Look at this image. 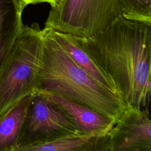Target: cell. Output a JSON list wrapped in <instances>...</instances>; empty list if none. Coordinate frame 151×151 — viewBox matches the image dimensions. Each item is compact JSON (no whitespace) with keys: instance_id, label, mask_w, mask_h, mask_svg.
I'll list each match as a JSON object with an SVG mask.
<instances>
[{"instance_id":"cell-1","label":"cell","mask_w":151,"mask_h":151,"mask_svg":"<svg viewBox=\"0 0 151 151\" xmlns=\"http://www.w3.org/2000/svg\"><path fill=\"white\" fill-rule=\"evenodd\" d=\"M74 37L127 107L150 110L151 25L121 15L93 37Z\"/></svg>"},{"instance_id":"cell-2","label":"cell","mask_w":151,"mask_h":151,"mask_svg":"<svg viewBox=\"0 0 151 151\" xmlns=\"http://www.w3.org/2000/svg\"><path fill=\"white\" fill-rule=\"evenodd\" d=\"M42 32L44 41L37 92L61 96L95 110L116 122L127 109L119 95L77 65L48 29L44 28Z\"/></svg>"},{"instance_id":"cell-3","label":"cell","mask_w":151,"mask_h":151,"mask_svg":"<svg viewBox=\"0 0 151 151\" xmlns=\"http://www.w3.org/2000/svg\"><path fill=\"white\" fill-rule=\"evenodd\" d=\"M43 41L38 24L23 25L0 68V116L22 98L36 93Z\"/></svg>"},{"instance_id":"cell-4","label":"cell","mask_w":151,"mask_h":151,"mask_svg":"<svg viewBox=\"0 0 151 151\" xmlns=\"http://www.w3.org/2000/svg\"><path fill=\"white\" fill-rule=\"evenodd\" d=\"M121 15L119 0H58L51 6L44 28L88 38Z\"/></svg>"},{"instance_id":"cell-5","label":"cell","mask_w":151,"mask_h":151,"mask_svg":"<svg viewBox=\"0 0 151 151\" xmlns=\"http://www.w3.org/2000/svg\"><path fill=\"white\" fill-rule=\"evenodd\" d=\"M84 134L58 106L38 93L31 95L14 151L71 135Z\"/></svg>"},{"instance_id":"cell-6","label":"cell","mask_w":151,"mask_h":151,"mask_svg":"<svg viewBox=\"0 0 151 151\" xmlns=\"http://www.w3.org/2000/svg\"><path fill=\"white\" fill-rule=\"evenodd\" d=\"M107 151H151L150 110L127 107L107 133Z\"/></svg>"},{"instance_id":"cell-7","label":"cell","mask_w":151,"mask_h":151,"mask_svg":"<svg viewBox=\"0 0 151 151\" xmlns=\"http://www.w3.org/2000/svg\"><path fill=\"white\" fill-rule=\"evenodd\" d=\"M61 109L83 134H107L116 123L113 119L61 96L38 91Z\"/></svg>"},{"instance_id":"cell-8","label":"cell","mask_w":151,"mask_h":151,"mask_svg":"<svg viewBox=\"0 0 151 151\" xmlns=\"http://www.w3.org/2000/svg\"><path fill=\"white\" fill-rule=\"evenodd\" d=\"M18 0H0V68L24 25Z\"/></svg>"},{"instance_id":"cell-9","label":"cell","mask_w":151,"mask_h":151,"mask_svg":"<svg viewBox=\"0 0 151 151\" xmlns=\"http://www.w3.org/2000/svg\"><path fill=\"white\" fill-rule=\"evenodd\" d=\"M47 29L77 65L97 81L117 94L113 80L97 66L89 55L81 47L74 35L60 32L50 29Z\"/></svg>"},{"instance_id":"cell-10","label":"cell","mask_w":151,"mask_h":151,"mask_svg":"<svg viewBox=\"0 0 151 151\" xmlns=\"http://www.w3.org/2000/svg\"><path fill=\"white\" fill-rule=\"evenodd\" d=\"M107 133L65 136L52 142L25 147L21 151H107Z\"/></svg>"},{"instance_id":"cell-11","label":"cell","mask_w":151,"mask_h":151,"mask_svg":"<svg viewBox=\"0 0 151 151\" xmlns=\"http://www.w3.org/2000/svg\"><path fill=\"white\" fill-rule=\"evenodd\" d=\"M31 96H26L0 116V151H14Z\"/></svg>"},{"instance_id":"cell-12","label":"cell","mask_w":151,"mask_h":151,"mask_svg":"<svg viewBox=\"0 0 151 151\" xmlns=\"http://www.w3.org/2000/svg\"><path fill=\"white\" fill-rule=\"evenodd\" d=\"M126 19L151 25V0H119Z\"/></svg>"},{"instance_id":"cell-13","label":"cell","mask_w":151,"mask_h":151,"mask_svg":"<svg viewBox=\"0 0 151 151\" xmlns=\"http://www.w3.org/2000/svg\"><path fill=\"white\" fill-rule=\"evenodd\" d=\"M58 0H18L21 6L24 9L27 5L30 4H36L38 3H48L51 6H54Z\"/></svg>"}]
</instances>
